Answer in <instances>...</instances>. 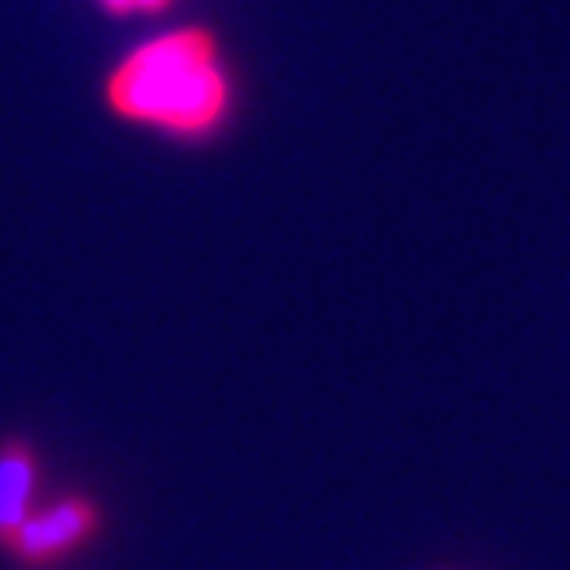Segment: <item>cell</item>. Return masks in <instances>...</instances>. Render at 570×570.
I'll return each mask as SVG.
<instances>
[{
    "instance_id": "obj_1",
    "label": "cell",
    "mask_w": 570,
    "mask_h": 570,
    "mask_svg": "<svg viewBox=\"0 0 570 570\" xmlns=\"http://www.w3.org/2000/svg\"><path fill=\"white\" fill-rule=\"evenodd\" d=\"M210 32L187 28L142 45L107 80V104L124 119L163 124L175 131H206L226 107V80L214 68Z\"/></svg>"
},
{
    "instance_id": "obj_2",
    "label": "cell",
    "mask_w": 570,
    "mask_h": 570,
    "mask_svg": "<svg viewBox=\"0 0 570 570\" xmlns=\"http://www.w3.org/2000/svg\"><path fill=\"white\" fill-rule=\"evenodd\" d=\"M96 527H99V511L91 508L88 499H63L56 508L28 515L24 527L9 539V551L20 562H28V567H48V562L76 551Z\"/></svg>"
},
{
    "instance_id": "obj_3",
    "label": "cell",
    "mask_w": 570,
    "mask_h": 570,
    "mask_svg": "<svg viewBox=\"0 0 570 570\" xmlns=\"http://www.w3.org/2000/svg\"><path fill=\"white\" fill-rule=\"evenodd\" d=\"M32 488H36V460L20 440L0 448V543L9 547L12 534L32 515Z\"/></svg>"
},
{
    "instance_id": "obj_4",
    "label": "cell",
    "mask_w": 570,
    "mask_h": 570,
    "mask_svg": "<svg viewBox=\"0 0 570 570\" xmlns=\"http://www.w3.org/2000/svg\"><path fill=\"white\" fill-rule=\"evenodd\" d=\"M104 9L124 17V12H135V0H104Z\"/></svg>"
},
{
    "instance_id": "obj_5",
    "label": "cell",
    "mask_w": 570,
    "mask_h": 570,
    "mask_svg": "<svg viewBox=\"0 0 570 570\" xmlns=\"http://www.w3.org/2000/svg\"><path fill=\"white\" fill-rule=\"evenodd\" d=\"M167 0H135V9H142V12H159Z\"/></svg>"
}]
</instances>
